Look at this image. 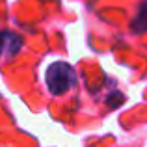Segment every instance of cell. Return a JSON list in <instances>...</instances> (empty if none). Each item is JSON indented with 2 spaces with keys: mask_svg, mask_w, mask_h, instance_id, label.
<instances>
[{
  "mask_svg": "<svg viewBox=\"0 0 147 147\" xmlns=\"http://www.w3.org/2000/svg\"><path fill=\"white\" fill-rule=\"evenodd\" d=\"M45 82L52 95H63L76 84V73L65 61H54L45 73Z\"/></svg>",
  "mask_w": 147,
  "mask_h": 147,
  "instance_id": "cell-1",
  "label": "cell"
},
{
  "mask_svg": "<svg viewBox=\"0 0 147 147\" xmlns=\"http://www.w3.org/2000/svg\"><path fill=\"white\" fill-rule=\"evenodd\" d=\"M22 39L13 32L2 30L0 32V58H13L21 50Z\"/></svg>",
  "mask_w": 147,
  "mask_h": 147,
  "instance_id": "cell-2",
  "label": "cell"
},
{
  "mask_svg": "<svg viewBox=\"0 0 147 147\" xmlns=\"http://www.w3.org/2000/svg\"><path fill=\"white\" fill-rule=\"evenodd\" d=\"M130 30L134 34H145L147 32V0L140 4L134 19L130 21Z\"/></svg>",
  "mask_w": 147,
  "mask_h": 147,
  "instance_id": "cell-3",
  "label": "cell"
}]
</instances>
